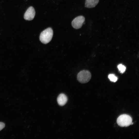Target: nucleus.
I'll use <instances>...</instances> for the list:
<instances>
[{
	"label": "nucleus",
	"instance_id": "nucleus-1",
	"mask_svg": "<svg viewBox=\"0 0 139 139\" xmlns=\"http://www.w3.org/2000/svg\"><path fill=\"white\" fill-rule=\"evenodd\" d=\"M53 35V31L51 28H48L41 33L39 39L43 44H46L49 42L51 40Z\"/></svg>",
	"mask_w": 139,
	"mask_h": 139
},
{
	"label": "nucleus",
	"instance_id": "nucleus-2",
	"mask_svg": "<svg viewBox=\"0 0 139 139\" xmlns=\"http://www.w3.org/2000/svg\"><path fill=\"white\" fill-rule=\"evenodd\" d=\"M117 122L118 125L121 127H127L133 124L131 117L126 114L120 116L117 118Z\"/></svg>",
	"mask_w": 139,
	"mask_h": 139
},
{
	"label": "nucleus",
	"instance_id": "nucleus-3",
	"mask_svg": "<svg viewBox=\"0 0 139 139\" xmlns=\"http://www.w3.org/2000/svg\"><path fill=\"white\" fill-rule=\"evenodd\" d=\"M91 75L90 73L88 70H83L77 74V79L80 83H84L88 82L90 80Z\"/></svg>",
	"mask_w": 139,
	"mask_h": 139
},
{
	"label": "nucleus",
	"instance_id": "nucleus-4",
	"mask_svg": "<svg viewBox=\"0 0 139 139\" xmlns=\"http://www.w3.org/2000/svg\"><path fill=\"white\" fill-rule=\"evenodd\" d=\"M85 20V19L83 16H78L72 21V26L75 29H79L81 27Z\"/></svg>",
	"mask_w": 139,
	"mask_h": 139
},
{
	"label": "nucleus",
	"instance_id": "nucleus-5",
	"mask_svg": "<svg viewBox=\"0 0 139 139\" xmlns=\"http://www.w3.org/2000/svg\"><path fill=\"white\" fill-rule=\"evenodd\" d=\"M35 11L32 6L30 7L25 12L24 15V19L27 20H32L35 16Z\"/></svg>",
	"mask_w": 139,
	"mask_h": 139
},
{
	"label": "nucleus",
	"instance_id": "nucleus-6",
	"mask_svg": "<svg viewBox=\"0 0 139 139\" xmlns=\"http://www.w3.org/2000/svg\"><path fill=\"white\" fill-rule=\"evenodd\" d=\"M57 101L58 105L61 106L64 105L67 102V98L66 96L64 93H61L58 96Z\"/></svg>",
	"mask_w": 139,
	"mask_h": 139
},
{
	"label": "nucleus",
	"instance_id": "nucleus-7",
	"mask_svg": "<svg viewBox=\"0 0 139 139\" xmlns=\"http://www.w3.org/2000/svg\"><path fill=\"white\" fill-rule=\"evenodd\" d=\"M99 0H85V7L88 8L94 7L98 4Z\"/></svg>",
	"mask_w": 139,
	"mask_h": 139
},
{
	"label": "nucleus",
	"instance_id": "nucleus-8",
	"mask_svg": "<svg viewBox=\"0 0 139 139\" xmlns=\"http://www.w3.org/2000/svg\"><path fill=\"white\" fill-rule=\"evenodd\" d=\"M108 78L110 80L113 82H116L118 79L117 77L114 74H110L108 75Z\"/></svg>",
	"mask_w": 139,
	"mask_h": 139
},
{
	"label": "nucleus",
	"instance_id": "nucleus-9",
	"mask_svg": "<svg viewBox=\"0 0 139 139\" xmlns=\"http://www.w3.org/2000/svg\"><path fill=\"white\" fill-rule=\"evenodd\" d=\"M117 67L120 72L122 73H124L126 69V67L124 65L121 64L118 65L117 66Z\"/></svg>",
	"mask_w": 139,
	"mask_h": 139
},
{
	"label": "nucleus",
	"instance_id": "nucleus-10",
	"mask_svg": "<svg viewBox=\"0 0 139 139\" xmlns=\"http://www.w3.org/2000/svg\"><path fill=\"white\" fill-rule=\"evenodd\" d=\"M5 124L3 122H0V131L5 127Z\"/></svg>",
	"mask_w": 139,
	"mask_h": 139
}]
</instances>
